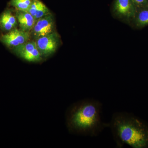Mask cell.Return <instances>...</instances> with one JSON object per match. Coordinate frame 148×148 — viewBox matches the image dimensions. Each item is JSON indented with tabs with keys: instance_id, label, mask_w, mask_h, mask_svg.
I'll return each instance as SVG.
<instances>
[{
	"instance_id": "obj_1",
	"label": "cell",
	"mask_w": 148,
	"mask_h": 148,
	"mask_svg": "<svg viewBox=\"0 0 148 148\" xmlns=\"http://www.w3.org/2000/svg\"><path fill=\"white\" fill-rule=\"evenodd\" d=\"M109 124L117 147L148 148V125L133 114L114 113Z\"/></svg>"
},
{
	"instance_id": "obj_2",
	"label": "cell",
	"mask_w": 148,
	"mask_h": 148,
	"mask_svg": "<svg viewBox=\"0 0 148 148\" xmlns=\"http://www.w3.org/2000/svg\"><path fill=\"white\" fill-rule=\"evenodd\" d=\"M102 104L98 100L88 99L75 107L69 118L72 129L91 137L98 136L109 127L102 119Z\"/></svg>"
},
{
	"instance_id": "obj_3",
	"label": "cell",
	"mask_w": 148,
	"mask_h": 148,
	"mask_svg": "<svg viewBox=\"0 0 148 148\" xmlns=\"http://www.w3.org/2000/svg\"><path fill=\"white\" fill-rule=\"evenodd\" d=\"M136 9L131 0H114L111 12L115 18L131 26Z\"/></svg>"
},
{
	"instance_id": "obj_4",
	"label": "cell",
	"mask_w": 148,
	"mask_h": 148,
	"mask_svg": "<svg viewBox=\"0 0 148 148\" xmlns=\"http://www.w3.org/2000/svg\"><path fill=\"white\" fill-rule=\"evenodd\" d=\"M59 37L57 33L52 32L49 34L37 39L36 45L42 56L53 54L59 44Z\"/></svg>"
},
{
	"instance_id": "obj_5",
	"label": "cell",
	"mask_w": 148,
	"mask_h": 148,
	"mask_svg": "<svg viewBox=\"0 0 148 148\" xmlns=\"http://www.w3.org/2000/svg\"><path fill=\"white\" fill-rule=\"evenodd\" d=\"M13 50L19 57L29 62H38L42 59L36 42H27L14 47Z\"/></svg>"
},
{
	"instance_id": "obj_6",
	"label": "cell",
	"mask_w": 148,
	"mask_h": 148,
	"mask_svg": "<svg viewBox=\"0 0 148 148\" xmlns=\"http://www.w3.org/2000/svg\"><path fill=\"white\" fill-rule=\"evenodd\" d=\"M29 32H25L17 29H13L1 37V40L9 47H14L29 41Z\"/></svg>"
},
{
	"instance_id": "obj_7",
	"label": "cell",
	"mask_w": 148,
	"mask_h": 148,
	"mask_svg": "<svg viewBox=\"0 0 148 148\" xmlns=\"http://www.w3.org/2000/svg\"><path fill=\"white\" fill-rule=\"evenodd\" d=\"M54 20L49 13L40 18L35 23L33 28V34L36 38L44 36L53 32Z\"/></svg>"
},
{
	"instance_id": "obj_8",
	"label": "cell",
	"mask_w": 148,
	"mask_h": 148,
	"mask_svg": "<svg viewBox=\"0 0 148 148\" xmlns=\"http://www.w3.org/2000/svg\"><path fill=\"white\" fill-rule=\"evenodd\" d=\"M16 17L19 23L21 30L29 32L33 29L36 21L34 17L29 12L24 11L17 10Z\"/></svg>"
},
{
	"instance_id": "obj_9",
	"label": "cell",
	"mask_w": 148,
	"mask_h": 148,
	"mask_svg": "<svg viewBox=\"0 0 148 148\" xmlns=\"http://www.w3.org/2000/svg\"><path fill=\"white\" fill-rule=\"evenodd\" d=\"M148 25V6L136 9L135 16L131 24L136 29H142Z\"/></svg>"
},
{
	"instance_id": "obj_10",
	"label": "cell",
	"mask_w": 148,
	"mask_h": 148,
	"mask_svg": "<svg viewBox=\"0 0 148 148\" xmlns=\"http://www.w3.org/2000/svg\"><path fill=\"white\" fill-rule=\"evenodd\" d=\"M17 24L16 18L10 10H6L2 14L0 18V26L5 31H10Z\"/></svg>"
},
{
	"instance_id": "obj_11",
	"label": "cell",
	"mask_w": 148,
	"mask_h": 148,
	"mask_svg": "<svg viewBox=\"0 0 148 148\" xmlns=\"http://www.w3.org/2000/svg\"><path fill=\"white\" fill-rule=\"evenodd\" d=\"M33 0H12L10 4L17 10L27 12Z\"/></svg>"
},
{
	"instance_id": "obj_12",
	"label": "cell",
	"mask_w": 148,
	"mask_h": 148,
	"mask_svg": "<svg viewBox=\"0 0 148 148\" xmlns=\"http://www.w3.org/2000/svg\"><path fill=\"white\" fill-rule=\"evenodd\" d=\"M49 13V10L47 7L41 1L40 2L36 12V16L34 18L35 21L36 22L40 18Z\"/></svg>"
},
{
	"instance_id": "obj_13",
	"label": "cell",
	"mask_w": 148,
	"mask_h": 148,
	"mask_svg": "<svg viewBox=\"0 0 148 148\" xmlns=\"http://www.w3.org/2000/svg\"><path fill=\"white\" fill-rule=\"evenodd\" d=\"M136 8L148 6V0H131Z\"/></svg>"
}]
</instances>
